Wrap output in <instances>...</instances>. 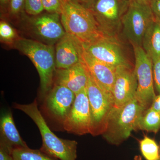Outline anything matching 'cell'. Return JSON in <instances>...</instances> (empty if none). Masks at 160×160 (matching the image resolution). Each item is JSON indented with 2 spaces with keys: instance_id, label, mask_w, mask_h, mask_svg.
Returning <instances> with one entry per match:
<instances>
[{
  "instance_id": "obj_28",
  "label": "cell",
  "mask_w": 160,
  "mask_h": 160,
  "mask_svg": "<svg viewBox=\"0 0 160 160\" xmlns=\"http://www.w3.org/2000/svg\"><path fill=\"white\" fill-rule=\"evenodd\" d=\"M150 107L160 113V93L158 95L156 96Z\"/></svg>"
},
{
  "instance_id": "obj_19",
  "label": "cell",
  "mask_w": 160,
  "mask_h": 160,
  "mask_svg": "<svg viewBox=\"0 0 160 160\" xmlns=\"http://www.w3.org/2000/svg\"><path fill=\"white\" fill-rule=\"evenodd\" d=\"M160 129V113L149 107L140 118L137 129L157 133Z\"/></svg>"
},
{
  "instance_id": "obj_4",
  "label": "cell",
  "mask_w": 160,
  "mask_h": 160,
  "mask_svg": "<svg viewBox=\"0 0 160 160\" xmlns=\"http://www.w3.org/2000/svg\"><path fill=\"white\" fill-rule=\"evenodd\" d=\"M146 110L136 98L121 107L113 106L107 118L106 129L102 134L109 144L119 145L137 129L139 120Z\"/></svg>"
},
{
  "instance_id": "obj_30",
  "label": "cell",
  "mask_w": 160,
  "mask_h": 160,
  "mask_svg": "<svg viewBox=\"0 0 160 160\" xmlns=\"http://www.w3.org/2000/svg\"><path fill=\"white\" fill-rule=\"evenodd\" d=\"M78 2L89 8L94 0H75Z\"/></svg>"
},
{
  "instance_id": "obj_32",
  "label": "cell",
  "mask_w": 160,
  "mask_h": 160,
  "mask_svg": "<svg viewBox=\"0 0 160 160\" xmlns=\"http://www.w3.org/2000/svg\"><path fill=\"white\" fill-rule=\"evenodd\" d=\"M134 160H142V157L139 155L135 156L134 158Z\"/></svg>"
},
{
  "instance_id": "obj_10",
  "label": "cell",
  "mask_w": 160,
  "mask_h": 160,
  "mask_svg": "<svg viewBox=\"0 0 160 160\" xmlns=\"http://www.w3.org/2000/svg\"><path fill=\"white\" fill-rule=\"evenodd\" d=\"M82 46L95 59L115 69L120 66H131L116 38L107 37Z\"/></svg>"
},
{
  "instance_id": "obj_7",
  "label": "cell",
  "mask_w": 160,
  "mask_h": 160,
  "mask_svg": "<svg viewBox=\"0 0 160 160\" xmlns=\"http://www.w3.org/2000/svg\"><path fill=\"white\" fill-rule=\"evenodd\" d=\"M88 74L86 91L91 110V134L96 136L102 134L105 131L108 116L114 104L112 97L98 85L89 71Z\"/></svg>"
},
{
  "instance_id": "obj_24",
  "label": "cell",
  "mask_w": 160,
  "mask_h": 160,
  "mask_svg": "<svg viewBox=\"0 0 160 160\" xmlns=\"http://www.w3.org/2000/svg\"><path fill=\"white\" fill-rule=\"evenodd\" d=\"M44 10L49 13L60 14L61 11V0H42Z\"/></svg>"
},
{
  "instance_id": "obj_26",
  "label": "cell",
  "mask_w": 160,
  "mask_h": 160,
  "mask_svg": "<svg viewBox=\"0 0 160 160\" xmlns=\"http://www.w3.org/2000/svg\"><path fill=\"white\" fill-rule=\"evenodd\" d=\"M149 5L155 19L160 22V0H151Z\"/></svg>"
},
{
  "instance_id": "obj_27",
  "label": "cell",
  "mask_w": 160,
  "mask_h": 160,
  "mask_svg": "<svg viewBox=\"0 0 160 160\" xmlns=\"http://www.w3.org/2000/svg\"><path fill=\"white\" fill-rule=\"evenodd\" d=\"M25 4V0H10V10L12 13L16 14L19 13Z\"/></svg>"
},
{
  "instance_id": "obj_20",
  "label": "cell",
  "mask_w": 160,
  "mask_h": 160,
  "mask_svg": "<svg viewBox=\"0 0 160 160\" xmlns=\"http://www.w3.org/2000/svg\"><path fill=\"white\" fill-rule=\"evenodd\" d=\"M13 160H59L51 157L40 149L29 147L15 149L12 152Z\"/></svg>"
},
{
  "instance_id": "obj_3",
  "label": "cell",
  "mask_w": 160,
  "mask_h": 160,
  "mask_svg": "<svg viewBox=\"0 0 160 160\" xmlns=\"http://www.w3.org/2000/svg\"><path fill=\"white\" fill-rule=\"evenodd\" d=\"M15 48L28 57L38 72L42 97L45 98L54 84L56 70L55 48L39 41L20 38L13 43Z\"/></svg>"
},
{
  "instance_id": "obj_13",
  "label": "cell",
  "mask_w": 160,
  "mask_h": 160,
  "mask_svg": "<svg viewBox=\"0 0 160 160\" xmlns=\"http://www.w3.org/2000/svg\"><path fill=\"white\" fill-rule=\"evenodd\" d=\"M137 88V78L131 66H120L116 68L112 90L114 106L121 107L135 98Z\"/></svg>"
},
{
  "instance_id": "obj_33",
  "label": "cell",
  "mask_w": 160,
  "mask_h": 160,
  "mask_svg": "<svg viewBox=\"0 0 160 160\" xmlns=\"http://www.w3.org/2000/svg\"><path fill=\"white\" fill-rule=\"evenodd\" d=\"M0 1H1V3H2V4H6L9 0H0Z\"/></svg>"
},
{
  "instance_id": "obj_21",
  "label": "cell",
  "mask_w": 160,
  "mask_h": 160,
  "mask_svg": "<svg viewBox=\"0 0 160 160\" xmlns=\"http://www.w3.org/2000/svg\"><path fill=\"white\" fill-rule=\"evenodd\" d=\"M140 151L146 160H158L160 158V146L153 139L145 136L139 141Z\"/></svg>"
},
{
  "instance_id": "obj_23",
  "label": "cell",
  "mask_w": 160,
  "mask_h": 160,
  "mask_svg": "<svg viewBox=\"0 0 160 160\" xmlns=\"http://www.w3.org/2000/svg\"><path fill=\"white\" fill-rule=\"evenodd\" d=\"M25 7L30 15L37 16L44 10L42 0H25Z\"/></svg>"
},
{
  "instance_id": "obj_25",
  "label": "cell",
  "mask_w": 160,
  "mask_h": 160,
  "mask_svg": "<svg viewBox=\"0 0 160 160\" xmlns=\"http://www.w3.org/2000/svg\"><path fill=\"white\" fill-rule=\"evenodd\" d=\"M153 74L156 86L160 93V58L152 62Z\"/></svg>"
},
{
  "instance_id": "obj_16",
  "label": "cell",
  "mask_w": 160,
  "mask_h": 160,
  "mask_svg": "<svg viewBox=\"0 0 160 160\" xmlns=\"http://www.w3.org/2000/svg\"><path fill=\"white\" fill-rule=\"evenodd\" d=\"M89 74L82 62L66 69H56L54 84L66 86L76 95L86 89Z\"/></svg>"
},
{
  "instance_id": "obj_31",
  "label": "cell",
  "mask_w": 160,
  "mask_h": 160,
  "mask_svg": "<svg viewBox=\"0 0 160 160\" xmlns=\"http://www.w3.org/2000/svg\"><path fill=\"white\" fill-rule=\"evenodd\" d=\"M129 2H142L149 3L151 0H127Z\"/></svg>"
},
{
  "instance_id": "obj_29",
  "label": "cell",
  "mask_w": 160,
  "mask_h": 160,
  "mask_svg": "<svg viewBox=\"0 0 160 160\" xmlns=\"http://www.w3.org/2000/svg\"><path fill=\"white\" fill-rule=\"evenodd\" d=\"M0 160H13L12 154L0 148Z\"/></svg>"
},
{
  "instance_id": "obj_12",
  "label": "cell",
  "mask_w": 160,
  "mask_h": 160,
  "mask_svg": "<svg viewBox=\"0 0 160 160\" xmlns=\"http://www.w3.org/2000/svg\"><path fill=\"white\" fill-rule=\"evenodd\" d=\"M29 25L33 33L42 42L47 45L56 44L66 34L60 15L58 13L38 16L32 19Z\"/></svg>"
},
{
  "instance_id": "obj_8",
  "label": "cell",
  "mask_w": 160,
  "mask_h": 160,
  "mask_svg": "<svg viewBox=\"0 0 160 160\" xmlns=\"http://www.w3.org/2000/svg\"><path fill=\"white\" fill-rule=\"evenodd\" d=\"M135 63L134 71L138 81L135 98L145 108L151 106L156 97L153 86V64L142 46H133Z\"/></svg>"
},
{
  "instance_id": "obj_15",
  "label": "cell",
  "mask_w": 160,
  "mask_h": 160,
  "mask_svg": "<svg viewBox=\"0 0 160 160\" xmlns=\"http://www.w3.org/2000/svg\"><path fill=\"white\" fill-rule=\"evenodd\" d=\"M82 62L98 85L112 97L115 68L96 59L85 51L83 48Z\"/></svg>"
},
{
  "instance_id": "obj_2",
  "label": "cell",
  "mask_w": 160,
  "mask_h": 160,
  "mask_svg": "<svg viewBox=\"0 0 160 160\" xmlns=\"http://www.w3.org/2000/svg\"><path fill=\"white\" fill-rule=\"evenodd\" d=\"M13 107L26 113L38 126L42 141L41 151L59 160H76L77 142L61 138L51 131L38 108L36 100L29 104L14 103Z\"/></svg>"
},
{
  "instance_id": "obj_18",
  "label": "cell",
  "mask_w": 160,
  "mask_h": 160,
  "mask_svg": "<svg viewBox=\"0 0 160 160\" xmlns=\"http://www.w3.org/2000/svg\"><path fill=\"white\" fill-rule=\"evenodd\" d=\"M142 47L152 62L160 58V22L155 18L144 35Z\"/></svg>"
},
{
  "instance_id": "obj_6",
  "label": "cell",
  "mask_w": 160,
  "mask_h": 160,
  "mask_svg": "<svg viewBox=\"0 0 160 160\" xmlns=\"http://www.w3.org/2000/svg\"><path fill=\"white\" fill-rule=\"evenodd\" d=\"M129 3L127 0H94L88 9L103 33L116 38Z\"/></svg>"
},
{
  "instance_id": "obj_5",
  "label": "cell",
  "mask_w": 160,
  "mask_h": 160,
  "mask_svg": "<svg viewBox=\"0 0 160 160\" xmlns=\"http://www.w3.org/2000/svg\"><path fill=\"white\" fill-rule=\"evenodd\" d=\"M154 19L149 3L130 2L122 20L123 34L133 46H142L144 35Z\"/></svg>"
},
{
  "instance_id": "obj_22",
  "label": "cell",
  "mask_w": 160,
  "mask_h": 160,
  "mask_svg": "<svg viewBox=\"0 0 160 160\" xmlns=\"http://www.w3.org/2000/svg\"><path fill=\"white\" fill-rule=\"evenodd\" d=\"M14 29L6 22L0 23V38L2 42L5 43H14L17 38Z\"/></svg>"
},
{
  "instance_id": "obj_14",
  "label": "cell",
  "mask_w": 160,
  "mask_h": 160,
  "mask_svg": "<svg viewBox=\"0 0 160 160\" xmlns=\"http://www.w3.org/2000/svg\"><path fill=\"white\" fill-rule=\"evenodd\" d=\"M82 44L66 33L55 47L56 69H66L82 62Z\"/></svg>"
},
{
  "instance_id": "obj_11",
  "label": "cell",
  "mask_w": 160,
  "mask_h": 160,
  "mask_svg": "<svg viewBox=\"0 0 160 160\" xmlns=\"http://www.w3.org/2000/svg\"><path fill=\"white\" fill-rule=\"evenodd\" d=\"M75 98L74 92L66 86L54 84L45 97V109L52 119L62 125Z\"/></svg>"
},
{
  "instance_id": "obj_9",
  "label": "cell",
  "mask_w": 160,
  "mask_h": 160,
  "mask_svg": "<svg viewBox=\"0 0 160 160\" xmlns=\"http://www.w3.org/2000/svg\"><path fill=\"white\" fill-rule=\"evenodd\" d=\"M62 125L69 133L78 135L91 134V110L86 88L76 95L73 105Z\"/></svg>"
},
{
  "instance_id": "obj_17",
  "label": "cell",
  "mask_w": 160,
  "mask_h": 160,
  "mask_svg": "<svg viewBox=\"0 0 160 160\" xmlns=\"http://www.w3.org/2000/svg\"><path fill=\"white\" fill-rule=\"evenodd\" d=\"M28 147L17 129L11 111H3L0 119V148L12 154L15 149Z\"/></svg>"
},
{
  "instance_id": "obj_1",
  "label": "cell",
  "mask_w": 160,
  "mask_h": 160,
  "mask_svg": "<svg viewBox=\"0 0 160 160\" xmlns=\"http://www.w3.org/2000/svg\"><path fill=\"white\" fill-rule=\"evenodd\" d=\"M61 21L66 33L82 45L107 37L90 9L75 0H61Z\"/></svg>"
},
{
  "instance_id": "obj_34",
  "label": "cell",
  "mask_w": 160,
  "mask_h": 160,
  "mask_svg": "<svg viewBox=\"0 0 160 160\" xmlns=\"http://www.w3.org/2000/svg\"><path fill=\"white\" fill-rule=\"evenodd\" d=\"M158 160H160V158H159V159H158Z\"/></svg>"
},
{
  "instance_id": "obj_35",
  "label": "cell",
  "mask_w": 160,
  "mask_h": 160,
  "mask_svg": "<svg viewBox=\"0 0 160 160\" xmlns=\"http://www.w3.org/2000/svg\"></svg>"
}]
</instances>
